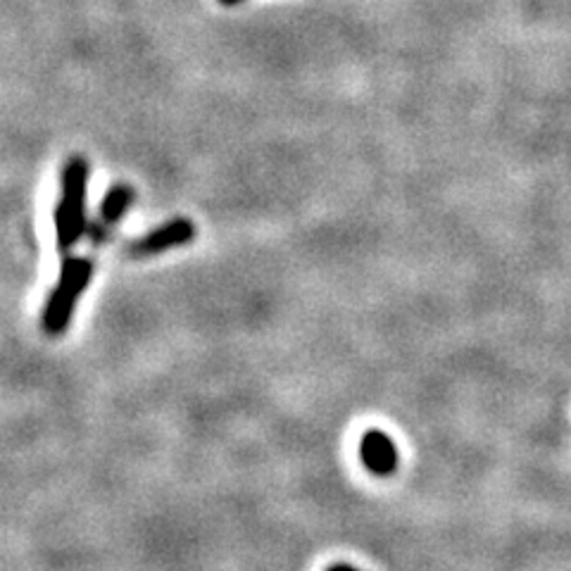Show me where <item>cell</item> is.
I'll return each mask as SVG.
<instances>
[{
  "label": "cell",
  "instance_id": "1",
  "mask_svg": "<svg viewBox=\"0 0 571 571\" xmlns=\"http://www.w3.org/2000/svg\"><path fill=\"white\" fill-rule=\"evenodd\" d=\"M86 184H89V165L84 157H72L63 169V190L55 205V241L63 253L72 251L89 233Z\"/></svg>",
  "mask_w": 571,
  "mask_h": 571
},
{
  "label": "cell",
  "instance_id": "2",
  "mask_svg": "<svg viewBox=\"0 0 571 571\" xmlns=\"http://www.w3.org/2000/svg\"><path fill=\"white\" fill-rule=\"evenodd\" d=\"M94 276V265L91 260L86 257H67L63 262L61 276H57V284L53 286L46 307H43L41 325L43 331L51 336H61L67 331L72 315L77 310V303L84 296L86 286H89Z\"/></svg>",
  "mask_w": 571,
  "mask_h": 571
},
{
  "label": "cell",
  "instance_id": "3",
  "mask_svg": "<svg viewBox=\"0 0 571 571\" xmlns=\"http://www.w3.org/2000/svg\"><path fill=\"white\" fill-rule=\"evenodd\" d=\"M194 239H196L194 222H188V219H172V222H165L163 227L149 231L139 241L129 243L127 253L134 257H153L172 251V248H182Z\"/></svg>",
  "mask_w": 571,
  "mask_h": 571
},
{
  "label": "cell",
  "instance_id": "4",
  "mask_svg": "<svg viewBox=\"0 0 571 571\" xmlns=\"http://www.w3.org/2000/svg\"><path fill=\"white\" fill-rule=\"evenodd\" d=\"M134 190H131V186L127 184H117L108 190V196L102 198L100 202V217L98 222H94L89 227V233L86 237L91 239V245L98 248L108 241L112 227H117L124 219L127 210L131 208V202H134Z\"/></svg>",
  "mask_w": 571,
  "mask_h": 571
},
{
  "label": "cell",
  "instance_id": "5",
  "mask_svg": "<svg viewBox=\"0 0 571 571\" xmlns=\"http://www.w3.org/2000/svg\"><path fill=\"white\" fill-rule=\"evenodd\" d=\"M360 458L364 466L378 476H386L398 466V452H395L391 438L381 431H367L362 436Z\"/></svg>",
  "mask_w": 571,
  "mask_h": 571
},
{
  "label": "cell",
  "instance_id": "6",
  "mask_svg": "<svg viewBox=\"0 0 571 571\" xmlns=\"http://www.w3.org/2000/svg\"><path fill=\"white\" fill-rule=\"evenodd\" d=\"M329 571H358V569L350 567V564H333Z\"/></svg>",
  "mask_w": 571,
  "mask_h": 571
},
{
  "label": "cell",
  "instance_id": "7",
  "mask_svg": "<svg viewBox=\"0 0 571 571\" xmlns=\"http://www.w3.org/2000/svg\"><path fill=\"white\" fill-rule=\"evenodd\" d=\"M219 3H222V6H239V3H243V0H219Z\"/></svg>",
  "mask_w": 571,
  "mask_h": 571
}]
</instances>
